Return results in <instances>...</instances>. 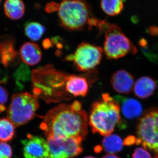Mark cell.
<instances>
[{
    "label": "cell",
    "instance_id": "obj_1",
    "mask_svg": "<svg viewBox=\"0 0 158 158\" xmlns=\"http://www.w3.org/2000/svg\"><path fill=\"white\" fill-rule=\"evenodd\" d=\"M88 117L81 102L62 103L48 112L40 128L47 138H76L85 140L88 134Z\"/></svg>",
    "mask_w": 158,
    "mask_h": 158
},
{
    "label": "cell",
    "instance_id": "obj_2",
    "mask_svg": "<svg viewBox=\"0 0 158 158\" xmlns=\"http://www.w3.org/2000/svg\"><path fill=\"white\" fill-rule=\"evenodd\" d=\"M33 92L47 103L68 101L73 98V75L57 70L49 65L32 72Z\"/></svg>",
    "mask_w": 158,
    "mask_h": 158
},
{
    "label": "cell",
    "instance_id": "obj_3",
    "mask_svg": "<svg viewBox=\"0 0 158 158\" xmlns=\"http://www.w3.org/2000/svg\"><path fill=\"white\" fill-rule=\"evenodd\" d=\"M88 124L93 134L105 137L111 135L117 125L125 127L122 123L120 106L107 93L103 94L102 99L92 105Z\"/></svg>",
    "mask_w": 158,
    "mask_h": 158
},
{
    "label": "cell",
    "instance_id": "obj_4",
    "mask_svg": "<svg viewBox=\"0 0 158 158\" xmlns=\"http://www.w3.org/2000/svg\"><path fill=\"white\" fill-rule=\"evenodd\" d=\"M58 11L60 25L69 31L90 30L97 27L100 20L85 0H63Z\"/></svg>",
    "mask_w": 158,
    "mask_h": 158
},
{
    "label": "cell",
    "instance_id": "obj_5",
    "mask_svg": "<svg viewBox=\"0 0 158 158\" xmlns=\"http://www.w3.org/2000/svg\"><path fill=\"white\" fill-rule=\"evenodd\" d=\"M97 27L100 32L104 33L103 51L108 59H118L129 53H137L135 47L118 26L100 20Z\"/></svg>",
    "mask_w": 158,
    "mask_h": 158
},
{
    "label": "cell",
    "instance_id": "obj_6",
    "mask_svg": "<svg viewBox=\"0 0 158 158\" xmlns=\"http://www.w3.org/2000/svg\"><path fill=\"white\" fill-rule=\"evenodd\" d=\"M38 98L27 92H19L11 98L7 116L15 127L26 124L33 119L39 109Z\"/></svg>",
    "mask_w": 158,
    "mask_h": 158
},
{
    "label": "cell",
    "instance_id": "obj_7",
    "mask_svg": "<svg viewBox=\"0 0 158 158\" xmlns=\"http://www.w3.org/2000/svg\"><path fill=\"white\" fill-rule=\"evenodd\" d=\"M136 144L158 154V108L144 113L138 123Z\"/></svg>",
    "mask_w": 158,
    "mask_h": 158
},
{
    "label": "cell",
    "instance_id": "obj_8",
    "mask_svg": "<svg viewBox=\"0 0 158 158\" xmlns=\"http://www.w3.org/2000/svg\"><path fill=\"white\" fill-rule=\"evenodd\" d=\"M103 52L101 47L83 42L79 44L74 53L67 56L65 59L73 61L79 71L87 72L100 63Z\"/></svg>",
    "mask_w": 158,
    "mask_h": 158
},
{
    "label": "cell",
    "instance_id": "obj_9",
    "mask_svg": "<svg viewBox=\"0 0 158 158\" xmlns=\"http://www.w3.org/2000/svg\"><path fill=\"white\" fill-rule=\"evenodd\" d=\"M47 139L49 158H72L80 155L83 151L81 139L69 138Z\"/></svg>",
    "mask_w": 158,
    "mask_h": 158
},
{
    "label": "cell",
    "instance_id": "obj_10",
    "mask_svg": "<svg viewBox=\"0 0 158 158\" xmlns=\"http://www.w3.org/2000/svg\"><path fill=\"white\" fill-rule=\"evenodd\" d=\"M22 142L25 158H49L48 143L43 137L28 134Z\"/></svg>",
    "mask_w": 158,
    "mask_h": 158
},
{
    "label": "cell",
    "instance_id": "obj_11",
    "mask_svg": "<svg viewBox=\"0 0 158 158\" xmlns=\"http://www.w3.org/2000/svg\"><path fill=\"white\" fill-rule=\"evenodd\" d=\"M19 62V55L15 48L14 38L8 36L0 37V62L7 67Z\"/></svg>",
    "mask_w": 158,
    "mask_h": 158
},
{
    "label": "cell",
    "instance_id": "obj_12",
    "mask_svg": "<svg viewBox=\"0 0 158 158\" xmlns=\"http://www.w3.org/2000/svg\"><path fill=\"white\" fill-rule=\"evenodd\" d=\"M111 83L116 92L121 94H127L132 90L135 84V78L127 71L118 70L112 76Z\"/></svg>",
    "mask_w": 158,
    "mask_h": 158
},
{
    "label": "cell",
    "instance_id": "obj_13",
    "mask_svg": "<svg viewBox=\"0 0 158 158\" xmlns=\"http://www.w3.org/2000/svg\"><path fill=\"white\" fill-rule=\"evenodd\" d=\"M120 105L122 113L126 118L132 119L142 115L143 109L140 102L135 99L128 98L121 96L115 97L114 99Z\"/></svg>",
    "mask_w": 158,
    "mask_h": 158
},
{
    "label": "cell",
    "instance_id": "obj_14",
    "mask_svg": "<svg viewBox=\"0 0 158 158\" xmlns=\"http://www.w3.org/2000/svg\"><path fill=\"white\" fill-rule=\"evenodd\" d=\"M21 59L25 64L29 65H37L41 61L42 52L39 46L33 42H26L20 49Z\"/></svg>",
    "mask_w": 158,
    "mask_h": 158
},
{
    "label": "cell",
    "instance_id": "obj_15",
    "mask_svg": "<svg viewBox=\"0 0 158 158\" xmlns=\"http://www.w3.org/2000/svg\"><path fill=\"white\" fill-rule=\"evenodd\" d=\"M156 88V84L152 78L148 77H141L134 85V93L138 98L146 99L153 94Z\"/></svg>",
    "mask_w": 158,
    "mask_h": 158
},
{
    "label": "cell",
    "instance_id": "obj_16",
    "mask_svg": "<svg viewBox=\"0 0 158 158\" xmlns=\"http://www.w3.org/2000/svg\"><path fill=\"white\" fill-rule=\"evenodd\" d=\"M6 16L10 19H20L24 15L25 6L22 0H6L4 6Z\"/></svg>",
    "mask_w": 158,
    "mask_h": 158
},
{
    "label": "cell",
    "instance_id": "obj_17",
    "mask_svg": "<svg viewBox=\"0 0 158 158\" xmlns=\"http://www.w3.org/2000/svg\"><path fill=\"white\" fill-rule=\"evenodd\" d=\"M102 144L106 152L109 154H113L122 150L123 141L118 135L111 134L104 138Z\"/></svg>",
    "mask_w": 158,
    "mask_h": 158
},
{
    "label": "cell",
    "instance_id": "obj_18",
    "mask_svg": "<svg viewBox=\"0 0 158 158\" xmlns=\"http://www.w3.org/2000/svg\"><path fill=\"white\" fill-rule=\"evenodd\" d=\"M15 135V126L8 118H0V141H11Z\"/></svg>",
    "mask_w": 158,
    "mask_h": 158
},
{
    "label": "cell",
    "instance_id": "obj_19",
    "mask_svg": "<svg viewBox=\"0 0 158 158\" xmlns=\"http://www.w3.org/2000/svg\"><path fill=\"white\" fill-rule=\"evenodd\" d=\"M45 27L36 22L28 23L25 27V34L29 39L33 41H38L45 33Z\"/></svg>",
    "mask_w": 158,
    "mask_h": 158
},
{
    "label": "cell",
    "instance_id": "obj_20",
    "mask_svg": "<svg viewBox=\"0 0 158 158\" xmlns=\"http://www.w3.org/2000/svg\"><path fill=\"white\" fill-rule=\"evenodd\" d=\"M101 7L103 11L108 15H117L123 9V0H101Z\"/></svg>",
    "mask_w": 158,
    "mask_h": 158
},
{
    "label": "cell",
    "instance_id": "obj_21",
    "mask_svg": "<svg viewBox=\"0 0 158 158\" xmlns=\"http://www.w3.org/2000/svg\"><path fill=\"white\" fill-rule=\"evenodd\" d=\"M12 148L6 142H0V158H11Z\"/></svg>",
    "mask_w": 158,
    "mask_h": 158
},
{
    "label": "cell",
    "instance_id": "obj_22",
    "mask_svg": "<svg viewBox=\"0 0 158 158\" xmlns=\"http://www.w3.org/2000/svg\"><path fill=\"white\" fill-rule=\"evenodd\" d=\"M0 83V113H2L6 110V104L8 99V93L6 88Z\"/></svg>",
    "mask_w": 158,
    "mask_h": 158
},
{
    "label": "cell",
    "instance_id": "obj_23",
    "mask_svg": "<svg viewBox=\"0 0 158 158\" xmlns=\"http://www.w3.org/2000/svg\"><path fill=\"white\" fill-rule=\"evenodd\" d=\"M132 158H152L150 154L142 148H137L133 153Z\"/></svg>",
    "mask_w": 158,
    "mask_h": 158
},
{
    "label": "cell",
    "instance_id": "obj_24",
    "mask_svg": "<svg viewBox=\"0 0 158 158\" xmlns=\"http://www.w3.org/2000/svg\"><path fill=\"white\" fill-rule=\"evenodd\" d=\"M60 4L55 2H51L47 4L45 6V10L47 13H51L55 11H59Z\"/></svg>",
    "mask_w": 158,
    "mask_h": 158
},
{
    "label": "cell",
    "instance_id": "obj_25",
    "mask_svg": "<svg viewBox=\"0 0 158 158\" xmlns=\"http://www.w3.org/2000/svg\"><path fill=\"white\" fill-rule=\"evenodd\" d=\"M137 139L135 136L130 135L125 138L123 141V144L127 146L133 145L136 143Z\"/></svg>",
    "mask_w": 158,
    "mask_h": 158
},
{
    "label": "cell",
    "instance_id": "obj_26",
    "mask_svg": "<svg viewBox=\"0 0 158 158\" xmlns=\"http://www.w3.org/2000/svg\"><path fill=\"white\" fill-rule=\"evenodd\" d=\"M147 32L151 36H157L158 35V27L154 26H152L148 29Z\"/></svg>",
    "mask_w": 158,
    "mask_h": 158
},
{
    "label": "cell",
    "instance_id": "obj_27",
    "mask_svg": "<svg viewBox=\"0 0 158 158\" xmlns=\"http://www.w3.org/2000/svg\"><path fill=\"white\" fill-rule=\"evenodd\" d=\"M139 44L141 48H143L148 44V42L147 40L144 38H141L139 40Z\"/></svg>",
    "mask_w": 158,
    "mask_h": 158
},
{
    "label": "cell",
    "instance_id": "obj_28",
    "mask_svg": "<svg viewBox=\"0 0 158 158\" xmlns=\"http://www.w3.org/2000/svg\"><path fill=\"white\" fill-rule=\"evenodd\" d=\"M102 158H119L118 156L114 154H107L104 156Z\"/></svg>",
    "mask_w": 158,
    "mask_h": 158
},
{
    "label": "cell",
    "instance_id": "obj_29",
    "mask_svg": "<svg viewBox=\"0 0 158 158\" xmlns=\"http://www.w3.org/2000/svg\"><path fill=\"white\" fill-rule=\"evenodd\" d=\"M84 158H95L94 157L91 156H89L85 157Z\"/></svg>",
    "mask_w": 158,
    "mask_h": 158
},
{
    "label": "cell",
    "instance_id": "obj_30",
    "mask_svg": "<svg viewBox=\"0 0 158 158\" xmlns=\"http://www.w3.org/2000/svg\"><path fill=\"white\" fill-rule=\"evenodd\" d=\"M154 158H158V154H157L154 157Z\"/></svg>",
    "mask_w": 158,
    "mask_h": 158
},
{
    "label": "cell",
    "instance_id": "obj_31",
    "mask_svg": "<svg viewBox=\"0 0 158 158\" xmlns=\"http://www.w3.org/2000/svg\"><path fill=\"white\" fill-rule=\"evenodd\" d=\"M1 1H2V0H0V4H1Z\"/></svg>",
    "mask_w": 158,
    "mask_h": 158
}]
</instances>
